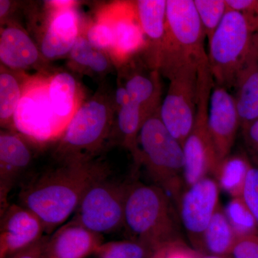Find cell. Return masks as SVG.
I'll use <instances>...</instances> for the list:
<instances>
[{
  "label": "cell",
  "instance_id": "obj_39",
  "mask_svg": "<svg viewBox=\"0 0 258 258\" xmlns=\"http://www.w3.org/2000/svg\"><path fill=\"white\" fill-rule=\"evenodd\" d=\"M45 3H47L46 5L49 7L55 9L74 8V5L76 4V1H71V0H55V1H47Z\"/></svg>",
  "mask_w": 258,
  "mask_h": 258
},
{
  "label": "cell",
  "instance_id": "obj_33",
  "mask_svg": "<svg viewBox=\"0 0 258 258\" xmlns=\"http://www.w3.org/2000/svg\"><path fill=\"white\" fill-rule=\"evenodd\" d=\"M201 255L181 240L161 246L154 251L150 258H200Z\"/></svg>",
  "mask_w": 258,
  "mask_h": 258
},
{
  "label": "cell",
  "instance_id": "obj_27",
  "mask_svg": "<svg viewBox=\"0 0 258 258\" xmlns=\"http://www.w3.org/2000/svg\"><path fill=\"white\" fill-rule=\"evenodd\" d=\"M76 66L94 74H106L111 66L110 55L93 47L85 36L80 35L69 54Z\"/></svg>",
  "mask_w": 258,
  "mask_h": 258
},
{
  "label": "cell",
  "instance_id": "obj_2",
  "mask_svg": "<svg viewBox=\"0 0 258 258\" xmlns=\"http://www.w3.org/2000/svg\"><path fill=\"white\" fill-rule=\"evenodd\" d=\"M168 194L155 184L129 183L123 227L131 240L139 241L153 252L181 240L179 215Z\"/></svg>",
  "mask_w": 258,
  "mask_h": 258
},
{
  "label": "cell",
  "instance_id": "obj_1",
  "mask_svg": "<svg viewBox=\"0 0 258 258\" xmlns=\"http://www.w3.org/2000/svg\"><path fill=\"white\" fill-rule=\"evenodd\" d=\"M56 162L55 166L27 176L19 193L20 205L40 219L47 235L66 223L88 186L110 171L96 158Z\"/></svg>",
  "mask_w": 258,
  "mask_h": 258
},
{
  "label": "cell",
  "instance_id": "obj_8",
  "mask_svg": "<svg viewBox=\"0 0 258 258\" xmlns=\"http://www.w3.org/2000/svg\"><path fill=\"white\" fill-rule=\"evenodd\" d=\"M129 183L114 177L111 171L103 174L83 194L73 219L102 236L120 230Z\"/></svg>",
  "mask_w": 258,
  "mask_h": 258
},
{
  "label": "cell",
  "instance_id": "obj_40",
  "mask_svg": "<svg viewBox=\"0 0 258 258\" xmlns=\"http://www.w3.org/2000/svg\"><path fill=\"white\" fill-rule=\"evenodd\" d=\"M12 2L8 0H1L0 1V18L2 21L9 15L10 10L12 9Z\"/></svg>",
  "mask_w": 258,
  "mask_h": 258
},
{
  "label": "cell",
  "instance_id": "obj_12",
  "mask_svg": "<svg viewBox=\"0 0 258 258\" xmlns=\"http://www.w3.org/2000/svg\"><path fill=\"white\" fill-rule=\"evenodd\" d=\"M30 141L14 131L0 134V210L9 206L12 190L26 177L32 166L34 152Z\"/></svg>",
  "mask_w": 258,
  "mask_h": 258
},
{
  "label": "cell",
  "instance_id": "obj_18",
  "mask_svg": "<svg viewBox=\"0 0 258 258\" xmlns=\"http://www.w3.org/2000/svg\"><path fill=\"white\" fill-rule=\"evenodd\" d=\"M42 57L39 46L23 28L15 24H8L6 26L2 27L0 33L2 66L20 72L38 66Z\"/></svg>",
  "mask_w": 258,
  "mask_h": 258
},
{
  "label": "cell",
  "instance_id": "obj_22",
  "mask_svg": "<svg viewBox=\"0 0 258 258\" xmlns=\"http://www.w3.org/2000/svg\"><path fill=\"white\" fill-rule=\"evenodd\" d=\"M47 88L52 110L66 128L79 108L77 81L71 73L59 71L47 78Z\"/></svg>",
  "mask_w": 258,
  "mask_h": 258
},
{
  "label": "cell",
  "instance_id": "obj_5",
  "mask_svg": "<svg viewBox=\"0 0 258 258\" xmlns=\"http://www.w3.org/2000/svg\"><path fill=\"white\" fill-rule=\"evenodd\" d=\"M206 38L194 0H167L165 40L159 71L169 79L184 66L208 62Z\"/></svg>",
  "mask_w": 258,
  "mask_h": 258
},
{
  "label": "cell",
  "instance_id": "obj_9",
  "mask_svg": "<svg viewBox=\"0 0 258 258\" xmlns=\"http://www.w3.org/2000/svg\"><path fill=\"white\" fill-rule=\"evenodd\" d=\"M27 79L13 128L33 144L59 140L66 127L56 116L47 94V79Z\"/></svg>",
  "mask_w": 258,
  "mask_h": 258
},
{
  "label": "cell",
  "instance_id": "obj_4",
  "mask_svg": "<svg viewBox=\"0 0 258 258\" xmlns=\"http://www.w3.org/2000/svg\"><path fill=\"white\" fill-rule=\"evenodd\" d=\"M113 100L103 93L84 102L73 115L54 151L56 161L96 159L110 139L114 121Z\"/></svg>",
  "mask_w": 258,
  "mask_h": 258
},
{
  "label": "cell",
  "instance_id": "obj_16",
  "mask_svg": "<svg viewBox=\"0 0 258 258\" xmlns=\"http://www.w3.org/2000/svg\"><path fill=\"white\" fill-rule=\"evenodd\" d=\"M50 8V15L40 37V48L45 60L69 55L79 35V18L74 8Z\"/></svg>",
  "mask_w": 258,
  "mask_h": 258
},
{
  "label": "cell",
  "instance_id": "obj_32",
  "mask_svg": "<svg viewBox=\"0 0 258 258\" xmlns=\"http://www.w3.org/2000/svg\"><path fill=\"white\" fill-rule=\"evenodd\" d=\"M241 198L258 224V168L252 165L246 176Z\"/></svg>",
  "mask_w": 258,
  "mask_h": 258
},
{
  "label": "cell",
  "instance_id": "obj_31",
  "mask_svg": "<svg viewBox=\"0 0 258 258\" xmlns=\"http://www.w3.org/2000/svg\"><path fill=\"white\" fill-rule=\"evenodd\" d=\"M85 37L95 48L111 55L113 45V31L108 20L101 13L88 28Z\"/></svg>",
  "mask_w": 258,
  "mask_h": 258
},
{
  "label": "cell",
  "instance_id": "obj_35",
  "mask_svg": "<svg viewBox=\"0 0 258 258\" xmlns=\"http://www.w3.org/2000/svg\"><path fill=\"white\" fill-rule=\"evenodd\" d=\"M229 256L230 258H258V234L237 237Z\"/></svg>",
  "mask_w": 258,
  "mask_h": 258
},
{
  "label": "cell",
  "instance_id": "obj_28",
  "mask_svg": "<svg viewBox=\"0 0 258 258\" xmlns=\"http://www.w3.org/2000/svg\"><path fill=\"white\" fill-rule=\"evenodd\" d=\"M153 252L142 242L128 239L103 242L93 255L96 258H150Z\"/></svg>",
  "mask_w": 258,
  "mask_h": 258
},
{
  "label": "cell",
  "instance_id": "obj_38",
  "mask_svg": "<svg viewBox=\"0 0 258 258\" xmlns=\"http://www.w3.org/2000/svg\"><path fill=\"white\" fill-rule=\"evenodd\" d=\"M130 101V96H129L126 89L122 85L119 84L118 87L115 90L114 97H113L115 109L125 106Z\"/></svg>",
  "mask_w": 258,
  "mask_h": 258
},
{
  "label": "cell",
  "instance_id": "obj_20",
  "mask_svg": "<svg viewBox=\"0 0 258 258\" xmlns=\"http://www.w3.org/2000/svg\"><path fill=\"white\" fill-rule=\"evenodd\" d=\"M234 88L242 128L258 120V52L253 39L248 55L236 77Z\"/></svg>",
  "mask_w": 258,
  "mask_h": 258
},
{
  "label": "cell",
  "instance_id": "obj_11",
  "mask_svg": "<svg viewBox=\"0 0 258 258\" xmlns=\"http://www.w3.org/2000/svg\"><path fill=\"white\" fill-rule=\"evenodd\" d=\"M219 194L216 179L208 176L186 187L176 206L181 225L200 254L204 234L220 205Z\"/></svg>",
  "mask_w": 258,
  "mask_h": 258
},
{
  "label": "cell",
  "instance_id": "obj_19",
  "mask_svg": "<svg viewBox=\"0 0 258 258\" xmlns=\"http://www.w3.org/2000/svg\"><path fill=\"white\" fill-rule=\"evenodd\" d=\"M134 6L147 42L148 66L159 71L166 36L167 0H139Z\"/></svg>",
  "mask_w": 258,
  "mask_h": 258
},
{
  "label": "cell",
  "instance_id": "obj_10",
  "mask_svg": "<svg viewBox=\"0 0 258 258\" xmlns=\"http://www.w3.org/2000/svg\"><path fill=\"white\" fill-rule=\"evenodd\" d=\"M198 67L184 66L171 75L159 110L161 121L182 147L192 130L198 109Z\"/></svg>",
  "mask_w": 258,
  "mask_h": 258
},
{
  "label": "cell",
  "instance_id": "obj_6",
  "mask_svg": "<svg viewBox=\"0 0 258 258\" xmlns=\"http://www.w3.org/2000/svg\"><path fill=\"white\" fill-rule=\"evenodd\" d=\"M254 34L238 12L227 9L209 41L208 62L214 84L234 88L236 77L247 58Z\"/></svg>",
  "mask_w": 258,
  "mask_h": 258
},
{
  "label": "cell",
  "instance_id": "obj_17",
  "mask_svg": "<svg viewBox=\"0 0 258 258\" xmlns=\"http://www.w3.org/2000/svg\"><path fill=\"white\" fill-rule=\"evenodd\" d=\"M103 242V236L72 219L49 236L45 258H86Z\"/></svg>",
  "mask_w": 258,
  "mask_h": 258
},
{
  "label": "cell",
  "instance_id": "obj_30",
  "mask_svg": "<svg viewBox=\"0 0 258 258\" xmlns=\"http://www.w3.org/2000/svg\"><path fill=\"white\" fill-rule=\"evenodd\" d=\"M208 42L222 23L227 10L225 0H194Z\"/></svg>",
  "mask_w": 258,
  "mask_h": 258
},
{
  "label": "cell",
  "instance_id": "obj_15",
  "mask_svg": "<svg viewBox=\"0 0 258 258\" xmlns=\"http://www.w3.org/2000/svg\"><path fill=\"white\" fill-rule=\"evenodd\" d=\"M113 31L112 60L123 64L128 59L147 45L145 36L139 24L134 3H116L101 11Z\"/></svg>",
  "mask_w": 258,
  "mask_h": 258
},
{
  "label": "cell",
  "instance_id": "obj_3",
  "mask_svg": "<svg viewBox=\"0 0 258 258\" xmlns=\"http://www.w3.org/2000/svg\"><path fill=\"white\" fill-rule=\"evenodd\" d=\"M137 147L136 165L144 166L154 184L164 189L177 206L186 186L184 151L161 121L159 111L144 121Z\"/></svg>",
  "mask_w": 258,
  "mask_h": 258
},
{
  "label": "cell",
  "instance_id": "obj_23",
  "mask_svg": "<svg viewBox=\"0 0 258 258\" xmlns=\"http://www.w3.org/2000/svg\"><path fill=\"white\" fill-rule=\"evenodd\" d=\"M115 111L110 144L113 142L128 149L134 160L138 153L139 134L147 116L142 108L132 101Z\"/></svg>",
  "mask_w": 258,
  "mask_h": 258
},
{
  "label": "cell",
  "instance_id": "obj_21",
  "mask_svg": "<svg viewBox=\"0 0 258 258\" xmlns=\"http://www.w3.org/2000/svg\"><path fill=\"white\" fill-rule=\"evenodd\" d=\"M123 83H120L126 89L131 101L139 105L147 118L160 110L161 86L159 73L157 70L140 71L128 66Z\"/></svg>",
  "mask_w": 258,
  "mask_h": 258
},
{
  "label": "cell",
  "instance_id": "obj_41",
  "mask_svg": "<svg viewBox=\"0 0 258 258\" xmlns=\"http://www.w3.org/2000/svg\"><path fill=\"white\" fill-rule=\"evenodd\" d=\"M200 258H230V256H217V255H203L202 254Z\"/></svg>",
  "mask_w": 258,
  "mask_h": 258
},
{
  "label": "cell",
  "instance_id": "obj_24",
  "mask_svg": "<svg viewBox=\"0 0 258 258\" xmlns=\"http://www.w3.org/2000/svg\"><path fill=\"white\" fill-rule=\"evenodd\" d=\"M237 239L225 210L219 205L204 234L200 254L203 255H230Z\"/></svg>",
  "mask_w": 258,
  "mask_h": 258
},
{
  "label": "cell",
  "instance_id": "obj_37",
  "mask_svg": "<svg viewBox=\"0 0 258 258\" xmlns=\"http://www.w3.org/2000/svg\"><path fill=\"white\" fill-rule=\"evenodd\" d=\"M49 236H44L35 243L8 258H45Z\"/></svg>",
  "mask_w": 258,
  "mask_h": 258
},
{
  "label": "cell",
  "instance_id": "obj_7",
  "mask_svg": "<svg viewBox=\"0 0 258 258\" xmlns=\"http://www.w3.org/2000/svg\"><path fill=\"white\" fill-rule=\"evenodd\" d=\"M214 81L209 62L198 67V109L192 130L183 144L186 188L215 174L220 165L208 128L209 105Z\"/></svg>",
  "mask_w": 258,
  "mask_h": 258
},
{
  "label": "cell",
  "instance_id": "obj_42",
  "mask_svg": "<svg viewBox=\"0 0 258 258\" xmlns=\"http://www.w3.org/2000/svg\"><path fill=\"white\" fill-rule=\"evenodd\" d=\"M253 41L254 45H255L256 48H257L258 52V32L257 33L254 34L253 36Z\"/></svg>",
  "mask_w": 258,
  "mask_h": 258
},
{
  "label": "cell",
  "instance_id": "obj_26",
  "mask_svg": "<svg viewBox=\"0 0 258 258\" xmlns=\"http://www.w3.org/2000/svg\"><path fill=\"white\" fill-rule=\"evenodd\" d=\"M252 166L247 156L230 154L220 163L214 178L220 188L230 194L232 198H238L242 195L244 180Z\"/></svg>",
  "mask_w": 258,
  "mask_h": 258
},
{
  "label": "cell",
  "instance_id": "obj_34",
  "mask_svg": "<svg viewBox=\"0 0 258 258\" xmlns=\"http://www.w3.org/2000/svg\"><path fill=\"white\" fill-rule=\"evenodd\" d=\"M227 9L241 13L254 34L258 32V0H225Z\"/></svg>",
  "mask_w": 258,
  "mask_h": 258
},
{
  "label": "cell",
  "instance_id": "obj_29",
  "mask_svg": "<svg viewBox=\"0 0 258 258\" xmlns=\"http://www.w3.org/2000/svg\"><path fill=\"white\" fill-rule=\"evenodd\" d=\"M225 212L237 237L258 234L257 222L240 197L232 198Z\"/></svg>",
  "mask_w": 258,
  "mask_h": 258
},
{
  "label": "cell",
  "instance_id": "obj_36",
  "mask_svg": "<svg viewBox=\"0 0 258 258\" xmlns=\"http://www.w3.org/2000/svg\"><path fill=\"white\" fill-rule=\"evenodd\" d=\"M247 156L258 168V120L241 128Z\"/></svg>",
  "mask_w": 258,
  "mask_h": 258
},
{
  "label": "cell",
  "instance_id": "obj_14",
  "mask_svg": "<svg viewBox=\"0 0 258 258\" xmlns=\"http://www.w3.org/2000/svg\"><path fill=\"white\" fill-rule=\"evenodd\" d=\"M45 235L43 224L33 212L20 204L10 205L1 213L0 258L10 257Z\"/></svg>",
  "mask_w": 258,
  "mask_h": 258
},
{
  "label": "cell",
  "instance_id": "obj_13",
  "mask_svg": "<svg viewBox=\"0 0 258 258\" xmlns=\"http://www.w3.org/2000/svg\"><path fill=\"white\" fill-rule=\"evenodd\" d=\"M240 127L234 96L228 90L214 84L209 105L208 128L219 162L230 155Z\"/></svg>",
  "mask_w": 258,
  "mask_h": 258
},
{
  "label": "cell",
  "instance_id": "obj_25",
  "mask_svg": "<svg viewBox=\"0 0 258 258\" xmlns=\"http://www.w3.org/2000/svg\"><path fill=\"white\" fill-rule=\"evenodd\" d=\"M18 71L2 66L0 70V122L4 128H13V118L23 97L26 79Z\"/></svg>",
  "mask_w": 258,
  "mask_h": 258
}]
</instances>
